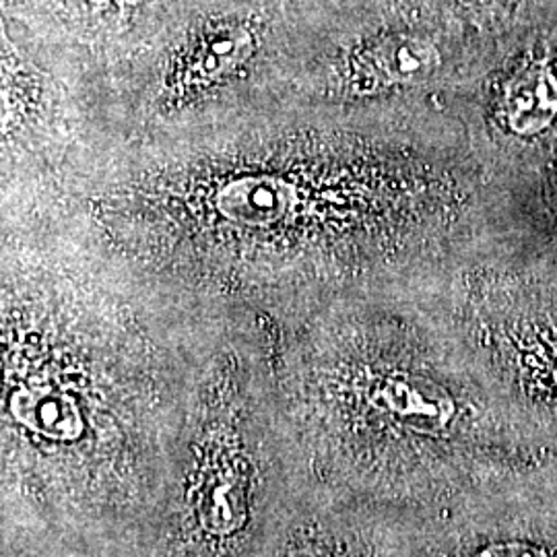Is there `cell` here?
<instances>
[{
	"label": "cell",
	"mask_w": 557,
	"mask_h": 557,
	"mask_svg": "<svg viewBox=\"0 0 557 557\" xmlns=\"http://www.w3.org/2000/svg\"><path fill=\"white\" fill-rule=\"evenodd\" d=\"M281 403L314 490L361 508L432 506L552 458L458 329L380 338L324 393Z\"/></svg>",
	"instance_id": "obj_1"
},
{
	"label": "cell",
	"mask_w": 557,
	"mask_h": 557,
	"mask_svg": "<svg viewBox=\"0 0 557 557\" xmlns=\"http://www.w3.org/2000/svg\"><path fill=\"white\" fill-rule=\"evenodd\" d=\"M314 485L277 397L213 384L193 400L143 557H275Z\"/></svg>",
	"instance_id": "obj_2"
},
{
	"label": "cell",
	"mask_w": 557,
	"mask_h": 557,
	"mask_svg": "<svg viewBox=\"0 0 557 557\" xmlns=\"http://www.w3.org/2000/svg\"><path fill=\"white\" fill-rule=\"evenodd\" d=\"M380 557H557V457L421 508H368Z\"/></svg>",
	"instance_id": "obj_3"
},
{
	"label": "cell",
	"mask_w": 557,
	"mask_h": 557,
	"mask_svg": "<svg viewBox=\"0 0 557 557\" xmlns=\"http://www.w3.org/2000/svg\"><path fill=\"white\" fill-rule=\"evenodd\" d=\"M458 331L504 400L557 457V281L504 275L483 281Z\"/></svg>",
	"instance_id": "obj_4"
},
{
	"label": "cell",
	"mask_w": 557,
	"mask_h": 557,
	"mask_svg": "<svg viewBox=\"0 0 557 557\" xmlns=\"http://www.w3.org/2000/svg\"><path fill=\"white\" fill-rule=\"evenodd\" d=\"M275 557H380L366 508L312 490Z\"/></svg>",
	"instance_id": "obj_5"
},
{
	"label": "cell",
	"mask_w": 557,
	"mask_h": 557,
	"mask_svg": "<svg viewBox=\"0 0 557 557\" xmlns=\"http://www.w3.org/2000/svg\"><path fill=\"white\" fill-rule=\"evenodd\" d=\"M496 119L508 137L541 139L557 122V64L552 59H529L499 87Z\"/></svg>",
	"instance_id": "obj_6"
},
{
	"label": "cell",
	"mask_w": 557,
	"mask_h": 557,
	"mask_svg": "<svg viewBox=\"0 0 557 557\" xmlns=\"http://www.w3.org/2000/svg\"><path fill=\"white\" fill-rule=\"evenodd\" d=\"M440 64L442 54L434 41L416 34H393L359 52L354 75L366 91H379L430 79Z\"/></svg>",
	"instance_id": "obj_7"
},
{
	"label": "cell",
	"mask_w": 557,
	"mask_h": 557,
	"mask_svg": "<svg viewBox=\"0 0 557 557\" xmlns=\"http://www.w3.org/2000/svg\"><path fill=\"white\" fill-rule=\"evenodd\" d=\"M296 188L277 176H242L215 193L221 215L244 227H271L285 220L296 205Z\"/></svg>",
	"instance_id": "obj_8"
},
{
	"label": "cell",
	"mask_w": 557,
	"mask_h": 557,
	"mask_svg": "<svg viewBox=\"0 0 557 557\" xmlns=\"http://www.w3.org/2000/svg\"><path fill=\"white\" fill-rule=\"evenodd\" d=\"M255 52V36L246 25H225L207 34L188 60L186 79L211 85L232 75Z\"/></svg>",
	"instance_id": "obj_9"
},
{
	"label": "cell",
	"mask_w": 557,
	"mask_h": 557,
	"mask_svg": "<svg viewBox=\"0 0 557 557\" xmlns=\"http://www.w3.org/2000/svg\"><path fill=\"white\" fill-rule=\"evenodd\" d=\"M0 557H143L131 549H75V547H25L2 549Z\"/></svg>",
	"instance_id": "obj_10"
},
{
	"label": "cell",
	"mask_w": 557,
	"mask_h": 557,
	"mask_svg": "<svg viewBox=\"0 0 557 557\" xmlns=\"http://www.w3.org/2000/svg\"><path fill=\"white\" fill-rule=\"evenodd\" d=\"M552 199H554V205H556L557 211V170L554 172V178H552Z\"/></svg>",
	"instance_id": "obj_11"
},
{
	"label": "cell",
	"mask_w": 557,
	"mask_h": 557,
	"mask_svg": "<svg viewBox=\"0 0 557 557\" xmlns=\"http://www.w3.org/2000/svg\"><path fill=\"white\" fill-rule=\"evenodd\" d=\"M87 2H91V4H106V2H110V0H87Z\"/></svg>",
	"instance_id": "obj_12"
}]
</instances>
